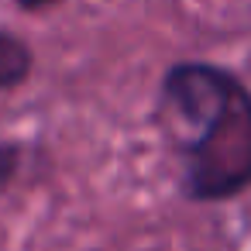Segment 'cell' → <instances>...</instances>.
Returning <instances> with one entry per match:
<instances>
[{
    "label": "cell",
    "mask_w": 251,
    "mask_h": 251,
    "mask_svg": "<svg viewBox=\"0 0 251 251\" xmlns=\"http://www.w3.org/2000/svg\"><path fill=\"white\" fill-rule=\"evenodd\" d=\"M18 158H21V151H18L14 145H0V189H4V186L14 179V172H18Z\"/></svg>",
    "instance_id": "cell-3"
},
{
    "label": "cell",
    "mask_w": 251,
    "mask_h": 251,
    "mask_svg": "<svg viewBox=\"0 0 251 251\" xmlns=\"http://www.w3.org/2000/svg\"><path fill=\"white\" fill-rule=\"evenodd\" d=\"M28 73H31V49L18 35L0 31V90L18 86Z\"/></svg>",
    "instance_id": "cell-2"
},
{
    "label": "cell",
    "mask_w": 251,
    "mask_h": 251,
    "mask_svg": "<svg viewBox=\"0 0 251 251\" xmlns=\"http://www.w3.org/2000/svg\"><path fill=\"white\" fill-rule=\"evenodd\" d=\"M21 7H28V11H38V7H49V4H55V0H18Z\"/></svg>",
    "instance_id": "cell-4"
},
{
    "label": "cell",
    "mask_w": 251,
    "mask_h": 251,
    "mask_svg": "<svg viewBox=\"0 0 251 251\" xmlns=\"http://www.w3.org/2000/svg\"><path fill=\"white\" fill-rule=\"evenodd\" d=\"M162 117L176 127L182 189L224 203L251 189V90L213 62H176L162 79Z\"/></svg>",
    "instance_id": "cell-1"
}]
</instances>
